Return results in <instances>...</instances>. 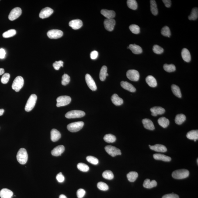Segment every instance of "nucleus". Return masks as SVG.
Wrapping results in <instances>:
<instances>
[{
    "label": "nucleus",
    "mask_w": 198,
    "mask_h": 198,
    "mask_svg": "<svg viewBox=\"0 0 198 198\" xmlns=\"http://www.w3.org/2000/svg\"><path fill=\"white\" fill-rule=\"evenodd\" d=\"M17 159L18 162L21 164H26L28 159V155L26 150L24 148L19 149L17 155Z\"/></svg>",
    "instance_id": "nucleus-1"
},
{
    "label": "nucleus",
    "mask_w": 198,
    "mask_h": 198,
    "mask_svg": "<svg viewBox=\"0 0 198 198\" xmlns=\"http://www.w3.org/2000/svg\"><path fill=\"white\" fill-rule=\"evenodd\" d=\"M189 171L186 169L178 170L174 171L172 173V177L175 179H185L189 176Z\"/></svg>",
    "instance_id": "nucleus-2"
},
{
    "label": "nucleus",
    "mask_w": 198,
    "mask_h": 198,
    "mask_svg": "<svg viewBox=\"0 0 198 198\" xmlns=\"http://www.w3.org/2000/svg\"><path fill=\"white\" fill-rule=\"evenodd\" d=\"M37 96L35 94H32L29 97L26 102L25 109L26 112H30L34 108L37 101Z\"/></svg>",
    "instance_id": "nucleus-3"
},
{
    "label": "nucleus",
    "mask_w": 198,
    "mask_h": 198,
    "mask_svg": "<svg viewBox=\"0 0 198 198\" xmlns=\"http://www.w3.org/2000/svg\"><path fill=\"white\" fill-rule=\"evenodd\" d=\"M24 85V80L21 76H18L15 79L12 85V89L16 92H19Z\"/></svg>",
    "instance_id": "nucleus-4"
},
{
    "label": "nucleus",
    "mask_w": 198,
    "mask_h": 198,
    "mask_svg": "<svg viewBox=\"0 0 198 198\" xmlns=\"http://www.w3.org/2000/svg\"><path fill=\"white\" fill-rule=\"evenodd\" d=\"M84 123L83 122H74L69 124L67 126V128L69 131L75 133L81 130L83 127Z\"/></svg>",
    "instance_id": "nucleus-5"
},
{
    "label": "nucleus",
    "mask_w": 198,
    "mask_h": 198,
    "mask_svg": "<svg viewBox=\"0 0 198 198\" xmlns=\"http://www.w3.org/2000/svg\"><path fill=\"white\" fill-rule=\"evenodd\" d=\"M85 113L83 111L73 110L67 112L65 116L68 119H74L81 118L85 116Z\"/></svg>",
    "instance_id": "nucleus-6"
},
{
    "label": "nucleus",
    "mask_w": 198,
    "mask_h": 198,
    "mask_svg": "<svg viewBox=\"0 0 198 198\" xmlns=\"http://www.w3.org/2000/svg\"><path fill=\"white\" fill-rule=\"evenodd\" d=\"M71 98L68 96H61L59 97L57 99V104L56 105L58 107L66 106L71 102Z\"/></svg>",
    "instance_id": "nucleus-7"
},
{
    "label": "nucleus",
    "mask_w": 198,
    "mask_h": 198,
    "mask_svg": "<svg viewBox=\"0 0 198 198\" xmlns=\"http://www.w3.org/2000/svg\"><path fill=\"white\" fill-rule=\"evenodd\" d=\"M105 149L106 152L112 157H115L122 154L121 151L119 149L112 145L106 146Z\"/></svg>",
    "instance_id": "nucleus-8"
},
{
    "label": "nucleus",
    "mask_w": 198,
    "mask_h": 198,
    "mask_svg": "<svg viewBox=\"0 0 198 198\" xmlns=\"http://www.w3.org/2000/svg\"><path fill=\"white\" fill-rule=\"evenodd\" d=\"M127 78L130 81H137L140 79V74L137 70L134 69L129 70L126 74Z\"/></svg>",
    "instance_id": "nucleus-9"
},
{
    "label": "nucleus",
    "mask_w": 198,
    "mask_h": 198,
    "mask_svg": "<svg viewBox=\"0 0 198 198\" xmlns=\"http://www.w3.org/2000/svg\"><path fill=\"white\" fill-rule=\"evenodd\" d=\"M22 9L19 7H17V8H14L11 11L8 18H9L10 20L14 21L18 19L22 15Z\"/></svg>",
    "instance_id": "nucleus-10"
},
{
    "label": "nucleus",
    "mask_w": 198,
    "mask_h": 198,
    "mask_svg": "<svg viewBox=\"0 0 198 198\" xmlns=\"http://www.w3.org/2000/svg\"><path fill=\"white\" fill-rule=\"evenodd\" d=\"M63 32L62 31L58 29H52L49 31L47 33L48 37L51 39L60 38L63 36Z\"/></svg>",
    "instance_id": "nucleus-11"
},
{
    "label": "nucleus",
    "mask_w": 198,
    "mask_h": 198,
    "mask_svg": "<svg viewBox=\"0 0 198 198\" xmlns=\"http://www.w3.org/2000/svg\"><path fill=\"white\" fill-rule=\"evenodd\" d=\"M85 81L89 88L92 91H96L97 87L96 84L92 77L89 74H87L85 76Z\"/></svg>",
    "instance_id": "nucleus-12"
},
{
    "label": "nucleus",
    "mask_w": 198,
    "mask_h": 198,
    "mask_svg": "<svg viewBox=\"0 0 198 198\" xmlns=\"http://www.w3.org/2000/svg\"><path fill=\"white\" fill-rule=\"evenodd\" d=\"M116 21L114 19H106L104 22L105 29L109 31H112L114 28Z\"/></svg>",
    "instance_id": "nucleus-13"
},
{
    "label": "nucleus",
    "mask_w": 198,
    "mask_h": 198,
    "mask_svg": "<svg viewBox=\"0 0 198 198\" xmlns=\"http://www.w3.org/2000/svg\"><path fill=\"white\" fill-rule=\"evenodd\" d=\"M53 9L49 7H46L41 11L39 13V17L42 19L49 17L53 14Z\"/></svg>",
    "instance_id": "nucleus-14"
},
{
    "label": "nucleus",
    "mask_w": 198,
    "mask_h": 198,
    "mask_svg": "<svg viewBox=\"0 0 198 198\" xmlns=\"http://www.w3.org/2000/svg\"><path fill=\"white\" fill-rule=\"evenodd\" d=\"M151 115L153 116H156L158 115L163 114L165 112V109L160 106H154L151 108Z\"/></svg>",
    "instance_id": "nucleus-15"
},
{
    "label": "nucleus",
    "mask_w": 198,
    "mask_h": 198,
    "mask_svg": "<svg viewBox=\"0 0 198 198\" xmlns=\"http://www.w3.org/2000/svg\"><path fill=\"white\" fill-rule=\"evenodd\" d=\"M69 26L73 29L76 30L79 29L83 26V22L81 20L79 19H74L70 22Z\"/></svg>",
    "instance_id": "nucleus-16"
},
{
    "label": "nucleus",
    "mask_w": 198,
    "mask_h": 198,
    "mask_svg": "<svg viewBox=\"0 0 198 198\" xmlns=\"http://www.w3.org/2000/svg\"><path fill=\"white\" fill-rule=\"evenodd\" d=\"M121 85L124 89L127 90L130 92H135L136 89L132 84L127 81H122L120 83Z\"/></svg>",
    "instance_id": "nucleus-17"
},
{
    "label": "nucleus",
    "mask_w": 198,
    "mask_h": 198,
    "mask_svg": "<svg viewBox=\"0 0 198 198\" xmlns=\"http://www.w3.org/2000/svg\"><path fill=\"white\" fill-rule=\"evenodd\" d=\"M149 147L151 150L157 152L164 153L167 151L166 147L161 144H156L154 146L149 145Z\"/></svg>",
    "instance_id": "nucleus-18"
},
{
    "label": "nucleus",
    "mask_w": 198,
    "mask_h": 198,
    "mask_svg": "<svg viewBox=\"0 0 198 198\" xmlns=\"http://www.w3.org/2000/svg\"><path fill=\"white\" fill-rule=\"evenodd\" d=\"M65 147L63 145H59L57 146L51 151L52 155L55 156H61V154L64 152Z\"/></svg>",
    "instance_id": "nucleus-19"
},
{
    "label": "nucleus",
    "mask_w": 198,
    "mask_h": 198,
    "mask_svg": "<svg viewBox=\"0 0 198 198\" xmlns=\"http://www.w3.org/2000/svg\"><path fill=\"white\" fill-rule=\"evenodd\" d=\"M13 195V192L9 189H3L0 191L1 198H11Z\"/></svg>",
    "instance_id": "nucleus-20"
},
{
    "label": "nucleus",
    "mask_w": 198,
    "mask_h": 198,
    "mask_svg": "<svg viewBox=\"0 0 198 198\" xmlns=\"http://www.w3.org/2000/svg\"><path fill=\"white\" fill-rule=\"evenodd\" d=\"M142 122L144 127L146 129L150 130H154L155 129L154 123L150 119H143Z\"/></svg>",
    "instance_id": "nucleus-21"
},
{
    "label": "nucleus",
    "mask_w": 198,
    "mask_h": 198,
    "mask_svg": "<svg viewBox=\"0 0 198 198\" xmlns=\"http://www.w3.org/2000/svg\"><path fill=\"white\" fill-rule=\"evenodd\" d=\"M101 13L102 15L107 18V19H113L116 15V13L114 11L106 9L102 10Z\"/></svg>",
    "instance_id": "nucleus-22"
},
{
    "label": "nucleus",
    "mask_w": 198,
    "mask_h": 198,
    "mask_svg": "<svg viewBox=\"0 0 198 198\" xmlns=\"http://www.w3.org/2000/svg\"><path fill=\"white\" fill-rule=\"evenodd\" d=\"M181 56L184 61L187 63H189L191 61V57L189 50L186 48L182 49L181 52Z\"/></svg>",
    "instance_id": "nucleus-23"
},
{
    "label": "nucleus",
    "mask_w": 198,
    "mask_h": 198,
    "mask_svg": "<svg viewBox=\"0 0 198 198\" xmlns=\"http://www.w3.org/2000/svg\"><path fill=\"white\" fill-rule=\"evenodd\" d=\"M61 134L58 130L53 129L51 131V139L52 141L55 142L61 138Z\"/></svg>",
    "instance_id": "nucleus-24"
},
{
    "label": "nucleus",
    "mask_w": 198,
    "mask_h": 198,
    "mask_svg": "<svg viewBox=\"0 0 198 198\" xmlns=\"http://www.w3.org/2000/svg\"><path fill=\"white\" fill-rule=\"evenodd\" d=\"M111 99L112 103L116 106H120L123 103V99L119 97L118 95L116 94H114L112 95Z\"/></svg>",
    "instance_id": "nucleus-25"
},
{
    "label": "nucleus",
    "mask_w": 198,
    "mask_h": 198,
    "mask_svg": "<svg viewBox=\"0 0 198 198\" xmlns=\"http://www.w3.org/2000/svg\"><path fill=\"white\" fill-rule=\"evenodd\" d=\"M146 81L148 85L151 88H155L158 85L156 80L152 76H147L146 78Z\"/></svg>",
    "instance_id": "nucleus-26"
},
{
    "label": "nucleus",
    "mask_w": 198,
    "mask_h": 198,
    "mask_svg": "<svg viewBox=\"0 0 198 198\" xmlns=\"http://www.w3.org/2000/svg\"><path fill=\"white\" fill-rule=\"evenodd\" d=\"M157 185V182L155 180L151 181L149 179H147L145 180L143 186L147 189H151L155 187Z\"/></svg>",
    "instance_id": "nucleus-27"
},
{
    "label": "nucleus",
    "mask_w": 198,
    "mask_h": 198,
    "mask_svg": "<svg viewBox=\"0 0 198 198\" xmlns=\"http://www.w3.org/2000/svg\"><path fill=\"white\" fill-rule=\"evenodd\" d=\"M130 49L134 54H138L142 52V49L140 46L135 44H131L129 46Z\"/></svg>",
    "instance_id": "nucleus-28"
},
{
    "label": "nucleus",
    "mask_w": 198,
    "mask_h": 198,
    "mask_svg": "<svg viewBox=\"0 0 198 198\" xmlns=\"http://www.w3.org/2000/svg\"><path fill=\"white\" fill-rule=\"evenodd\" d=\"M153 157L155 160H162L165 162H170L171 160L170 157L161 154H154Z\"/></svg>",
    "instance_id": "nucleus-29"
},
{
    "label": "nucleus",
    "mask_w": 198,
    "mask_h": 198,
    "mask_svg": "<svg viewBox=\"0 0 198 198\" xmlns=\"http://www.w3.org/2000/svg\"><path fill=\"white\" fill-rule=\"evenodd\" d=\"M186 137L190 140H198V131L193 130L190 131L187 134Z\"/></svg>",
    "instance_id": "nucleus-30"
},
{
    "label": "nucleus",
    "mask_w": 198,
    "mask_h": 198,
    "mask_svg": "<svg viewBox=\"0 0 198 198\" xmlns=\"http://www.w3.org/2000/svg\"><path fill=\"white\" fill-rule=\"evenodd\" d=\"M158 123L161 127L166 128L170 124V121L166 118L161 117L158 119Z\"/></svg>",
    "instance_id": "nucleus-31"
},
{
    "label": "nucleus",
    "mask_w": 198,
    "mask_h": 198,
    "mask_svg": "<svg viewBox=\"0 0 198 198\" xmlns=\"http://www.w3.org/2000/svg\"><path fill=\"white\" fill-rule=\"evenodd\" d=\"M171 90H172L173 93L175 96L179 98H181L182 94H181V90L179 87L176 85H172L171 86Z\"/></svg>",
    "instance_id": "nucleus-32"
},
{
    "label": "nucleus",
    "mask_w": 198,
    "mask_h": 198,
    "mask_svg": "<svg viewBox=\"0 0 198 198\" xmlns=\"http://www.w3.org/2000/svg\"><path fill=\"white\" fill-rule=\"evenodd\" d=\"M150 3H151V13L154 15H158V11L156 1L154 0H151L150 1Z\"/></svg>",
    "instance_id": "nucleus-33"
},
{
    "label": "nucleus",
    "mask_w": 198,
    "mask_h": 198,
    "mask_svg": "<svg viewBox=\"0 0 198 198\" xmlns=\"http://www.w3.org/2000/svg\"><path fill=\"white\" fill-rule=\"evenodd\" d=\"M138 173L134 171H131L127 175L128 179L130 182H134L138 177Z\"/></svg>",
    "instance_id": "nucleus-34"
},
{
    "label": "nucleus",
    "mask_w": 198,
    "mask_h": 198,
    "mask_svg": "<svg viewBox=\"0 0 198 198\" xmlns=\"http://www.w3.org/2000/svg\"><path fill=\"white\" fill-rule=\"evenodd\" d=\"M186 116L183 114H180L177 115L175 117V122L176 124L181 125L186 120Z\"/></svg>",
    "instance_id": "nucleus-35"
},
{
    "label": "nucleus",
    "mask_w": 198,
    "mask_h": 198,
    "mask_svg": "<svg viewBox=\"0 0 198 198\" xmlns=\"http://www.w3.org/2000/svg\"><path fill=\"white\" fill-rule=\"evenodd\" d=\"M107 68L106 66H103L101 69L100 73H99V78L101 81H104L106 79V77Z\"/></svg>",
    "instance_id": "nucleus-36"
},
{
    "label": "nucleus",
    "mask_w": 198,
    "mask_h": 198,
    "mask_svg": "<svg viewBox=\"0 0 198 198\" xmlns=\"http://www.w3.org/2000/svg\"><path fill=\"white\" fill-rule=\"evenodd\" d=\"M198 17V8H193L192 11L190 15L188 17V19L190 20H196Z\"/></svg>",
    "instance_id": "nucleus-37"
},
{
    "label": "nucleus",
    "mask_w": 198,
    "mask_h": 198,
    "mask_svg": "<svg viewBox=\"0 0 198 198\" xmlns=\"http://www.w3.org/2000/svg\"><path fill=\"white\" fill-rule=\"evenodd\" d=\"M104 140L106 142L112 143L115 142L116 140V137L111 134H108L105 135L104 138Z\"/></svg>",
    "instance_id": "nucleus-38"
},
{
    "label": "nucleus",
    "mask_w": 198,
    "mask_h": 198,
    "mask_svg": "<svg viewBox=\"0 0 198 198\" xmlns=\"http://www.w3.org/2000/svg\"><path fill=\"white\" fill-rule=\"evenodd\" d=\"M127 5L130 9L133 10H136L137 9L138 4L135 0H128Z\"/></svg>",
    "instance_id": "nucleus-39"
},
{
    "label": "nucleus",
    "mask_w": 198,
    "mask_h": 198,
    "mask_svg": "<svg viewBox=\"0 0 198 198\" xmlns=\"http://www.w3.org/2000/svg\"><path fill=\"white\" fill-rule=\"evenodd\" d=\"M16 34V31L15 29H12L7 31L3 34V36L4 38H9L13 37Z\"/></svg>",
    "instance_id": "nucleus-40"
},
{
    "label": "nucleus",
    "mask_w": 198,
    "mask_h": 198,
    "mask_svg": "<svg viewBox=\"0 0 198 198\" xmlns=\"http://www.w3.org/2000/svg\"><path fill=\"white\" fill-rule=\"evenodd\" d=\"M163 68L165 71L168 72H173L176 70L175 66L172 64H165L163 66Z\"/></svg>",
    "instance_id": "nucleus-41"
},
{
    "label": "nucleus",
    "mask_w": 198,
    "mask_h": 198,
    "mask_svg": "<svg viewBox=\"0 0 198 198\" xmlns=\"http://www.w3.org/2000/svg\"><path fill=\"white\" fill-rule=\"evenodd\" d=\"M102 176L105 179L112 180L114 178V175L112 171L110 170H106L102 174Z\"/></svg>",
    "instance_id": "nucleus-42"
},
{
    "label": "nucleus",
    "mask_w": 198,
    "mask_h": 198,
    "mask_svg": "<svg viewBox=\"0 0 198 198\" xmlns=\"http://www.w3.org/2000/svg\"><path fill=\"white\" fill-rule=\"evenodd\" d=\"M77 167L79 170L83 172H88L89 170V167L86 164L83 163H79L77 165Z\"/></svg>",
    "instance_id": "nucleus-43"
},
{
    "label": "nucleus",
    "mask_w": 198,
    "mask_h": 198,
    "mask_svg": "<svg viewBox=\"0 0 198 198\" xmlns=\"http://www.w3.org/2000/svg\"><path fill=\"white\" fill-rule=\"evenodd\" d=\"M161 33L163 36L170 38L171 35L170 30L167 26H165L161 30Z\"/></svg>",
    "instance_id": "nucleus-44"
},
{
    "label": "nucleus",
    "mask_w": 198,
    "mask_h": 198,
    "mask_svg": "<svg viewBox=\"0 0 198 198\" xmlns=\"http://www.w3.org/2000/svg\"><path fill=\"white\" fill-rule=\"evenodd\" d=\"M129 29H130L131 31L134 34H138L140 33V27L137 25L132 24L130 25L129 26Z\"/></svg>",
    "instance_id": "nucleus-45"
},
{
    "label": "nucleus",
    "mask_w": 198,
    "mask_h": 198,
    "mask_svg": "<svg viewBox=\"0 0 198 198\" xmlns=\"http://www.w3.org/2000/svg\"><path fill=\"white\" fill-rule=\"evenodd\" d=\"M70 81V77L67 74H64L62 76V85H68Z\"/></svg>",
    "instance_id": "nucleus-46"
},
{
    "label": "nucleus",
    "mask_w": 198,
    "mask_h": 198,
    "mask_svg": "<svg viewBox=\"0 0 198 198\" xmlns=\"http://www.w3.org/2000/svg\"><path fill=\"white\" fill-rule=\"evenodd\" d=\"M86 160L88 162L94 165H97L99 163V160L97 158L92 156H88L87 157Z\"/></svg>",
    "instance_id": "nucleus-47"
},
{
    "label": "nucleus",
    "mask_w": 198,
    "mask_h": 198,
    "mask_svg": "<svg viewBox=\"0 0 198 198\" xmlns=\"http://www.w3.org/2000/svg\"><path fill=\"white\" fill-rule=\"evenodd\" d=\"M97 187L99 190L102 191H106L109 189V187L104 182H100L97 184Z\"/></svg>",
    "instance_id": "nucleus-48"
},
{
    "label": "nucleus",
    "mask_w": 198,
    "mask_h": 198,
    "mask_svg": "<svg viewBox=\"0 0 198 198\" xmlns=\"http://www.w3.org/2000/svg\"><path fill=\"white\" fill-rule=\"evenodd\" d=\"M153 51L156 54H160L163 53L164 49L158 45H154L153 48Z\"/></svg>",
    "instance_id": "nucleus-49"
},
{
    "label": "nucleus",
    "mask_w": 198,
    "mask_h": 198,
    "mask_svg": "<svg viewBox=\"0 0 198 198\" xmlns=\"http://www.w3.org/2000/svg\"><path fill=\"white\" fill-rule=\"evenodd\" d=\"M10 78V75L9 73H5L2 76L1 79V81L3 84H6L8 82Z\"/></svg>",
    "instance_id": "nucleus-50"
},
{
    "label": "nucleus",
    "mask_w": 198,
    "mask_h": 198,
    "mask_svg": "<svg viewBox=\"0 0 198 198\" xmlns=\"http://www.w3.org/2000/svg\"><path fill=\"white\" fill-rule=\"evenodd\" d=\"M64 62L62 61H56L53 64V67L56 70H59L61 67H63Z\"/></svg>",
    "instance_id": "nucleus-51"
},
{
    "label": "nucleus",
    "mask_w": 198,
    "mask_h": 198,
    "mask_svg": "<svg viewBox=\"0 0 198 198\" xmlns=\"http://www.w3.org/2000/svg\"><path fill=\"white\" fill-rule=\"evenodd\" d=\"M85 191L83 189H80L77 191V196L78 198H82L85 196Z\"/></svg>",
    "instance_id": "nucleus-52"
},
{
    "label": "nucleus",
    "mask_w": 198,
    "mask_h": 198,
    "mask_svg": "<svg viewBox=\"0 0 198 198\" xmlns=\"http://www.w3.org/2000/svg\"><path fill=\"white\" fill-rule=\"evenodd\" d=\"M56 179L59 182L62 183L64 181L65 178L62 173L60 172L58 174L57 176H56Z\"/></svg>",
    "instance_id": "nucleus-53"
},
{
    "label": "nucleus",
    "mask_w": 198,
    "mask_h": 198,
    "mask_svg": "<svg viewBox=\"0 0 198 198\" xmlns=\"http://www.w3.org/2000/svg\"><path fill=\"white\" fill-rule=\"evenodd\" d=\"M162 198H179L178 195L175 194H168L164 195Z\"/></svg>",
    "instance_id": "nucleus-54"
},
{
    "label": "nucleus",
    "mask_w": 198,
    "mask_h": 198,
    "mask_svg": "<svg viewBox=\"0 0 198 198\" xmlns=\"http://www.w3.org/2000/svg\"><path fill=\"white\" fill-rule=\"evenodd\" d=\"M98 53L97 51H93L90 54L91 58L92 60L96 59L98 57Z\"/></svg>",
    "instance_id": "nucleus-55"
},
{
    "label": "nucleus",
    "mask_w": 198,
    "mask_h": 198,
    "mask_svg": "<svg viewBox=\"0 0 198 198\" xmlns=\"http://www.w3.org/2000/svg\"><path fill=\"white\" fill-rule=\"evenodd\" d=\"M163 2L167 8H169L171 6V1L170 0H163Z\"/></svg>",
    "instance_id": "nucleus-56"
},
{
    "label": "nucleus",
    "mask_w": 198,
    "mask_h": 198,
    "mask_svg": "<svg viewBox=\"0 0 198 198\" xmlns=\"http://www.w3.org/2000/svg\"><path fill=\"white\" fill-rule=\"evenodd\" d=\"M6 51L3 49H0V58L3 59L5 57Z\"/></svg>",
    "instance_id": "nucleus-57"
},
{
    "label": "nucleus",
    "mask_w": 198,
    "mask_h": 198,
    "mask_svg": "<svg viewBox=\"0 0 198 198\" xmlns=\"http://www.w3.org/2000/svg\"><path fill=\"white\" fill-rule=\"evenodd\" d=\"M5 73V70L3 68H0V75H1Z\"/></svg>",
    "instance_id": "nucleus-58"
},
{
    "label": "nucleus",
    "mask_w": 198,
    "mask_h": 198,
    "mask_svg": "<svg viewBox=\"0 0 198 198\" xmlns=\"http://www.w3.org/2000/svg\"><path fill=\"white\" fill-rule=\"evenodd\" d=\"M4 110L3 109H0V116H2L4 113Z\"/></svg>",
    "instance_id": "nucleus-59"
},
{
    "label": "nucleus",
    "mask_w": 198,
    "mask_h": 198,
    "mask_svg": "<svg viewBox=\"0 0 198 198\" xmlns=\"http://www.w3.org/2000/svg\"><path fill=\"white\" fill-rule=\"evenodd\" d=\"M59 198H67L65 195H60Z\"/></svg>",
    "instance_id": "nucleus-60"
},
{
    "label": "nucleus",
    "mask_w": 198,
    "mask_h": 198,
    "mask_svg": "<svg viewBox=\"0 0 198 198\" xmlns=\"http://www.w3.org/2000/svg\"><path fill=\"white\" fill-rule=\"evenodd\" d=\"M108 76V73H107L106 74V76Z\"/></svg>",
    "instance_id": "nucleus-61"
},
{
    "label": "nucleus",
    "mask_w": 198,
    "mask_h": 198,
    "mask_svg": "<svg viewBox=\"0 0 198 198\" xmlns=\"http://www.w3.org/2000/svg\"><path fill=\"white\" fill-rule=\"evenodd\" d=\"M197 164H198V158L197 159Z\"/></svg>",
    "instance_id": "nucleus-62"
}]
</instances>
